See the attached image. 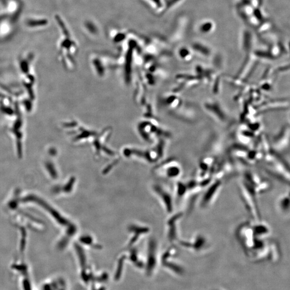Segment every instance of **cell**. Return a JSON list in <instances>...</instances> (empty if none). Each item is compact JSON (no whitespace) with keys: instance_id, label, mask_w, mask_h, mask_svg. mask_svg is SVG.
Instances as JSON below:
<instances>
[{"instance_id":"obj_1","label":"cell","mask_w":290,"mask_h":290,"mask_svg":"<svg viewBox=\"0 0 290 290\" xmlns=\"http://www.w3.org/2000/svg\"><path fill=\"white\" fill-rule=\"evenodd\" d=\"M220 185H221V184L219 181L217 182V183H214L213 186H212L210 189L207 191L205 195L204 196L203 202H202L203 204L207 205L208 204L211 203L212 200H213L212 197H213V199H214V196L216 195L215 193L218 192V189H219Z\"/></svg>"},{"instance_id":"obj_2","label":"cell","mask_w":290,"mask_h":290,"mask_svg":"<svg viewBox=\"0 0 290 290\" xmlns=\"http://www.w3.org/2000/svg\"><path fill=\"white\" fill-rule=\"evenodd\" d=\"M155 189V190L156 191V192H158V193H159V194H160L161 196L162 197L163 200L164 202V203L166 204L167 208L168 211H172V200H171V199H170V196L167 193L164 191L162 189L159 188L158 186H156Z\"/></svg>"},{"instance_id":"obj_3","label":"cell","mask_w":290,"mask_h":290,"mask_svg":"<svg viewBox=\"0 0 290 290\" xmlns=\"http://www.w3.org/2000/svg\"><path fill=\"white\" fill-rule=\"evenodd\" d=\"M130 231H132L135 234L134 237L131 241L130 244H132L133 243H134L135 241H136V240H137V238H138V235H140V234H142V233H146L147 232H148V229L146 228H142V227H136V226H132V227H130Z\"/></svg>"},{"instance_id":"obj_4","label":"cell","mask_w":290,"mask_h":290,"mask_svg":"<svg viewBox=\"0 0 290 290\" xmlns=\"http://www.w3.org/2000/svg\"><path fill=\"white\" fill-rule=\"evenodd\" d=\"M279 207L283 211L286 212L289 211V196H284L279 200Z\"/></svg>"},{"instance_id":"obj_5","label":"cell","mask_w":290,"mask_h":290,"mask_svg":"<svg viewBox=\"0 0 290 290\" xmlns=\"http://www.w3.org/2000/svg\"><path fill=\"white\" fill-rule=\"evenodd\" d=\"M180 174V170L178 167H172L167 171V175L169 177H176Z\"/></svg>"},{"instance_id":"obj_6","label":"cell","mask_w":290,"mask_h":290,"mask_svg":"<svg viewBox=\"0 0 290 290\" xmlns=\"http://www.w3.org/2000/svg\"><path fill=\"white\" fill-rule=\"evenodd\" d=\"M82 241L85 243L90 244L92 242V239L90 237H84L82 238Z\"/></svg>"}]
</instances>
